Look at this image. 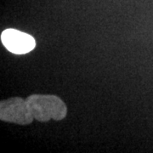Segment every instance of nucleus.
Instances as JSON below:
<instances>
[{"instance_id":"obj_1","label":"nucleus","mask_w":153,"mask_h":153,"mask_svg":"<svg viewBox=\"0 0 153 153\" xmlns=\"http://www.w3.org/2000/svg\"><path fill=\"white\" fill-rule=\"evenodd\" d=\"M34 119L46 123L50 119L60 121L67 114L65 102L58 96L52 94H32L26 99Z\"/></svg>"},{"instance_id":"obj_2","label":"nucleus","mask_w":153,"mask_h":153,"mask_svg":"<svg viewBox=\"0 0 153 153\" xmlns=\"http://www.w3.org/2000/svg\"><path fill=\"white\" fill-rule=\"evenodd\" d=\"M33 113L26 100L22 97L1 100L0 102V120L16 123L19 125H28L33 123Z\"/></svg>"},{"instance_id":"obj_3","label":"nucleus","mask_w":153,"mask_h":153,"mask_svg":"<svg viewBox=\"0 0 153 153\" xmlns=\"http://www.w3.org/2000/svg\"><path fill=\"white\" fill-rule=\"evenodd\" d=\"M1 41L6 49L15 55L27 54L36 47L33 36L13 28L6 29L2 33Z\"/></svg>"}]
</instances>
